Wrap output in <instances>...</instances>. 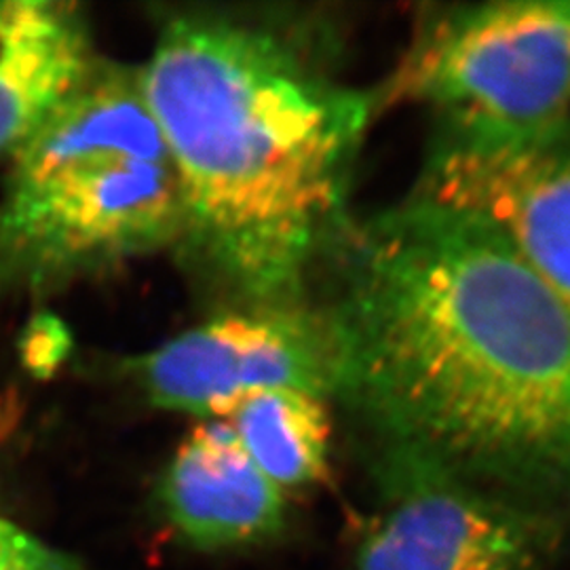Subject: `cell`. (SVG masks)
I'll return each instance as SVG.
<instances>
[{
	"instance_id": "52a82bcc",
	"label": "cell",
	"mask_w": 570,
	"mask_h": 570,
	"mask_svg": "<svg viewBox=\"0 0 570 570\" xmlns=\"http://www.w3.org/2000/svg\"><path fill=\"white\" fill-rule=\"evenodd\" d=\"M414 197L497 230L570 305V119L497 142L435 134Z\"/></svg>"
},
{
	"instance_id": "8fae6325",
	"label": "cell",
	"mask_w": 570,
	"mask_h": 570,
	"mask_svg": "<svg viewBox=\"0 0 570 570\" xmlns=\"http://www.w3.org/2000/svg\"><path fill=\"white\" fill-rule=\"evenodd\" d=\"M0 570H81L47 543L16 524L0 522Z\"/></svg>"
},
{
	"instance_id": "8992f818",
	"label": "cell",
	"mask_w": 570,
	"mask_h": 570,
	"mask_svg": "<svg viewBox=\"0 0 570 570\" xmlns=\"http://www.w3.org/2000/svg\"><path fill=\"white\" fill-rule=\"evenodd\" d=\"M155 406L228 419L254 393H336L330 320L296 305L258 306L184 332L131 364Z\"/></svg>"
},
{
	"instance_id": "5b68a950",
	"label": "cell",
	"mask_w": 570,
	"mask_h": 570,
	"mask_svg": "<svg viewBox=\"0 0 570 570\" xmlns=\"http://www.w3.org/2000/svg\"><path fill=\"white\" fill-rule=\"evenodd\" d=\"M353 570H539L546 522L412 450L383 446Z\"/></svg>"
},
{
	"instance_id": "7a4b0ae2",
	"label": "cell",
	"mask_w": 570,
	"mask_h": 570,
	"mask_svg": "<svg viewBox=\"0 0 570 570\" xmlns=\"http://www.w3.org/2000/svg\"><path fill=\"white\" fill-rule=\"evenodd\" d=\"M183 190L184 233L258 306L296 305L341 237L376 96L332 81L261 23L183 13L138 72Z\"/></svg>"
},
{
	"instance_id": "6da1fadb",
	"label": "cell",
	"mask_w": 570,
	"mask_h": 570,
	"mask_svg": "<svg viewBox=\"0 0 570 570\" xmlns=\"http://www.w3.org/2000/svg\"><path fill=\"white\" fill-rule=\"evenodd\" d=\"M336 395L383 446L570 497V305L497 230L412 197L343 230Z\"/></svg>"
},
{
	"instance_id": "277c9868",
	"label": "cell",
	"mask_w": 570,
	"mask_h": 570,
	"mask_svg": "<svg viewBox=\"0 0 570 570\" xmlns=\"http://www.w3.org/2000/svg\"><path fill=\"white\" fill-rule=\"evenodd\" d=\"M428 106L438 134L497 142L570 119V0H499L431 16L381 104Z\"/></svg>"
},
{
	"instance_id": "9c48e42d",
	"label": "cell",
	"mask_w": 570,
	"mask_h": 570,
	"mask_svg": "<svg viewBox=\"0 0 570 570\" xmlns=\"http://www.w3.org/2000/svg\"><path fill=\"white\" fill-rule=\"evenodd\" d=\"M94 66L77 4L0 0V155H16Z\"/></svg>"
},
{
	"instance_id": "30bf717a",
	"label": "cell",
	"mask_w": 570,
	"mask_h": 570,
	"mask_svg": "<svg viewBox=\"0 0 570 570\" xmlns=\"http://www.w3.org/2000/svg\"><path fill=\"white\" fill-rule=\"evenodd\" d=\"M228 423L256 468L284 494L326 478L332 425L324 397L268 389L244 400Z\"/></svg>"
},
{
	"instance_id": "ba28073f",
	"label": "cell",
	"mask_w": 570,
	"mask_h": 570,
	"mask_svg": "<svg viewBox=\"0 0 570 570\" xmlns=\"http://www.w3.org/2000/svg\"><path fill=\"white\" fill-rule=\"evenodd\" d=\"M171 524L199 548L258 543L282 529L285 494L245 452L228 421H205L184 438L164 480Z\"/></svg>"
},
{
	"instance_id": "3957f363",
	"label": "cell",
	"mask_w": 570,
	"mask_h": 570,
	"mask_svg": "<svg viewBox=\"0 0 570 570\" xmlns=\"http://www.w3.org/2000/svg\"><path fill=\"white\" fill-rule=\"evenodd\" d=\"M183 233L178 171L138 72L96 63L13 155L0 202V261L21 275H60Z\"/></svg>"
}]
</instances>
